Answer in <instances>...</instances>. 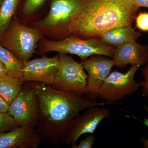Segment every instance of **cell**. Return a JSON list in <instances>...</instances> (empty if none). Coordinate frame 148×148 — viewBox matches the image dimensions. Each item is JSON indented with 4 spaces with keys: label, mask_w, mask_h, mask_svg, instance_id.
I'll return each mask as SVG.
<instances>
[{
    "label": "cell",
    "mask_w": 148,
    "mask_h": 148,
    "mask_svg": "<svg viewBox=\"0 0 148 148\" xmlns=\"http://www.w3.org/2000/svg\"><path fill=\"white\" fill-rule=\"evenodd\" d=\"M135 19L138 29L143 32H148V12H140Z\"/></svg>",
    "instance_id": "19"
},
{
    "label": "cell",
    "mask_w": 148,
    "mask_h": 148,
    "mask_svg": "<svg viewBox=\"0 0 148 148\" xmlns=\"http://www.w3.org/2000/svg\"><path fill=\"white\" fill-rule=\"evenodd\" d=\"M58 59L59 67L51 86L59 90L87 95V75L82 63L66 54H59Z\"/></svg>",
    "instance_id": "6"
},
{
    "label": "cell",
    "mask_w": 148,
    "mask_h": 148,
    "mask_svg": "<svg viewBox=\"0 0 148 148\" xmlns=\"http://www.w3.org/2000/svg\"><path fill=\"white\" fill-rule=\"evenodd\" d=\"M95 140V137L92 134L88 135L80 142L79 145H76L73 148H91Z\"/></svg>",
    "instance_id": "22"
},
{
    "label": "cell",
    "mask_w": 148,
    "mask_h": 148,
    "mask_svg": "<svg viewBox=\"0 0 148 148\" xmlns=\"http://www.w3.org/2000/svg\"><path fill=\"white\" fill-rule=\"evenodd\" d=\"M7 74H8L7 69L3 63L0 61V78Z\"/></svg>",
    "instance_id": "26"
},
{
    "label": "cell",
    "mask_w": 148,
    "mask_h": 148,
    "mask_svg": "<svg viewBox=\"0 0 148 148\" xmlns=\"http://www.w3.org/2000/svg\"><path fill=\"white\" fill-rule=\"evenodd\" d=\"M81 63L88 73L87 95L96 99L99 88L110 73L114 63L113 59L99 55L85 59Z\"/></svg>",
    "instance_id": "11"
},
{
    "label": "cell",
    "mask_w": 148,
    "mask_h": 148,
    "mask_svg": "<svg viewBox=\"0 0 148 148\" xmlns=\"http://www.w3.org/2000/svg\"><path fill=\"white\" fill-rule=\"evenodd\" d=\"M2 1V0H0V5H1V3Z\"/></svg>",
    "instance_id": "27"
},
{
    "label": "cell",
    "mask_w": 148,
    "mask_h": 148,
    "mask_svg": "<svg viewBox=\"0 0 148 148\" xmlns=\"http://www.w3.org/2000/svg\"><path fill=\"white\" fill-rule=\"evenodd\" d=\"M114 49L97 38L85 39L71 36L59 41H42L40 45L39 52L44 53L55 51L59 54L70 53L78 56L82 60H85L89 56L94 55L113 58Z\"/></svg>",
    "instance_id": "4"
},
{
    "label": "cell",
    "mask_w": 148,
    "mask_h": 148,
    "mask_svg": "<svg viewBox=\"0 0 148 148\" xmlns=\"http://www.w3.org/2000/svg\"><path fill=\"white\" fill-rule=\"evenodd\" d=\"M140 7L133 0H81L71 18L68 34L96 38L112 29L132 27Z\"/></svg>",
    "instance_id": "2"
},
{
    "label": "cell",
    "mask_w": 148,
    "mask_h": 148,
    "mask_svg": "<svg viewBox=\"0 0 148 148\" xmlns=\"http://www.w3.org/2000/svg\"><path fill=\"white\" fill-rule=\"evenodd\" d=\"M24 83L21 78L9 74L0 78V96L10 105L18 95Z\"/></svg>",
    "instance_id": "15"
},
{
    "label": "cell",
    "mask_w": 148,
    "mask_h": 148,
    "mask_svg": "<svg viewBox=\"0 0 148 148\" xmlns=\"http://www.w3.org/2000/svg\"><path fill=\"white\" fill-rule=\"evenodd\" d=\"M26 84L35 90L38 99L39 117L36 130L42 139L55 145L64 141L70 123L80 112L107 104L88 95L59 90L42 83Z\"/></svg>",
    "instance_id": "1"
},
{
    "label": "cell",
    "mask_w": 148,
    "mask_h": 148,
    "mask_svg": "<svg viewBox=\"0 0 148 148\" xmlns=\"http://www.w3.org/2000/svg\"><path fill=\"white\" fill-rule=\"evenodd\" d=\"M19 0H2L0 5V37L8 29Z\"/></svg>",
    "instance_id": "17"
},
{
    "label": "cell",
    "mask_w": 148,
    "mask_h": 148,
    "mask_svg": "<svg viewBox=\"0 0 148 148\" xmlns=\"http://www.w3.org/2000/svg\"><path fill=\"white\" fill-rule=\"evenodd\" d=\"M42 139L34 127L16 126L0 133V148H36Z\"/></svg>",
    "instance_id": "12"
},
{
    "label": "cell",
    "mask_w": 148,
    "mask_h": 148,
    "mask_svg": "<svg viewBox=\"0 0 148 148\" xmlns=\"http://www.w3.org/2000/svg\"><path fill=\"white\" fill-rule=\"evenodd\" d=\"M59 61L58 56L51 58L44 56L41 58L24 61V82H34L51 85L58 71Z\"/></svg>",
    "instance_id": "10"
},
{
    "label": "cell",
    "mask_w": 148,
    "mask_h": 148,
    "mask_svg": "<svg viewBox=\"0 0 148 148\" xmlns=\"http://www.w3.org/2000/svg\"><path fill=\"white\" fill-rule=\"evenodd\" d=\"M116 47L114 49L113 57L115 66L131 64L141 66L148 62V47L136 40L127 42Z\"/></svg>",
    "instance_id": "13"
},
{
    "label": "cell",
    "mask_w": 148,
    "mask_h": 148,
    "mask_svg": "<svg viewBox=\"0 0 148 148\" xmlns=\"http://www.w3.org/2000/svg\"><path fill=\"white\" fill-rule=\"evenodd\" d=\"M0 61L5 66L9 75L21 79L23 76L24 62L19 60L1 43Z\"/></svg>",
    "instance_id": "16"
},
{
    "label": "cell",
    "mask_w": 148,
    "mask_h": 148,
    "mask_svg": "<svg viewBox=\"0 0 148 148\" xmlns=\"http://www.w3.org/2000/svg\"><path fill=\"white\" fill-rule=\"evenodd\" d=\"M144 107H145V109L146 110H147V112L148 114V108L145 105L144 106ZM143 122L144 124L146 126H147L148 128V118H144V121H143ZM141 141H142V143H143L144 148H148V138L147 139H146V140H145L144 138H142V140H141Z\"/></svg>",
    "instance_id": "24"
},
{
    "label": "cell",
    "mask_w": 148,
    "mask_h": 148,
    "mask_svg": "<svg viewBox=\"0 0 148 148\" xmlns=\"http://www.w3.org/2000/svg\"><path fill=\"white\" fill-rule=\"evenodd\" d=\"M45 0H27L24 7L25 14H31L42 4Z\"/></svg>",
    "instance_id": "20"
},
{
    "label": "cell",
    "mask_w": 148,
    "mask_h": 148,
    "mask_svg": "<svg viewBox=\"0 0 148 148\" xmlns=\"http://www.w3.org/2000/svg\"><path fill=\"white\" fill-rule=\"evenodd\" d=\"M8 113L17 126L35 128L38 119L39 107L34 89L24 84L16 98L9 105Z\"/></svg>",
    "instance_id": "7"
},
{
    "label": "cell",
    "mask_w": 148,
    "mask_h": 148,
    "mask_svg": "<svg viewBox=\"0 0 148 148\" xmlns=\"http://www.w3.org/2000/svg\"><path fill=\"white\" fill-rule=\"evenodd\" d=\"M110 116V110L100 106L87 109L82 114L79 115L71 121L64 140L65 145L73 148L82 135L93 134L101 121L109 118Z\"/></svg>",
    "instance_id": "8"
},
{
    "label": "cell",
    "mask_w": 148,
    "mask_h": 148,
    "mask_svg": "<svg viewBox=\"0 0 148 148\" xmlns=\"http://www.w3.org/2000/svg\"><path fill=\"white\" fill-rule=\"evenodd\" d=\"M9 105L0 96V112L8 113Z\"/></svg>",
    "instance_id": "23"
},
{
    "label": "cell",
    "mask_w": 148,
    "mask_h": 148,
    "mask_svg": "<svg viewBox=\"0 0 148 148\" xmlns=\"http://www.w3.org/2000/svg\"><path fill=\"white\" fill-rule=\"evenodd\" d=\"M16 126L14 119L8 113L0 112V133L10 131Z\"/></svg>",
    "instance_id": "18"
},
{
    "label": "cell",
    "mask_w": 148,
    "mask_h": 148,
    "mask_svg": "<svg viewBox=\"0 0 148 148\" xmlns=\"http://www.w3.org/2000/svg\"><path fill=\"white\" fill-rule=\"evenodd\" d=\"M141 36L132 27H123L108 31L100 37L101 41L105 44L117 47L127 42L137 41Z\"/></svg>",
    "instance_id": "14"
},
{
    "label": "cell",
    "mask_w": 148,
    "mask_h": 148,
    "mask_svg": "<svg viewBox=\"0 0 148 148\" xmlns=\"http://www.w3.org/2000/svg\"><path fill=\"white\" fill-rule=\"evenodd\" d=\"M140 66H132L126 73L114 71L110 73L99 88L98 97L108 104L122 100L127 95L135 93L140 87L135 76Z\"/></svg>",
    "instance_id": "5"
},
{
    "label": "cell",
    "mask_w": 148,
    "mask_h": 148,
    "mask_svg": "<svg viewBox=\"0 0 148 148\" xmlns=\"http://www.w3.org/2000/svg\"><path fill=\"white\" fill-rule=\"evenodd\" d=\"M140 7H145L148 8V0H133Z\"/></svg>",
    "instance_id": "25"
},
{
    "label": "cell",
    "mask_w": 148,
    "mask_h": 148,
    "mask_svg": "<svg viewBox=\"0 0 148 148\" xmlns=\"http://www.w3.org/2000/svg\"><path fill=\"white\" fill-rule=\"evenodd\" d=\"M81 0H53L49 12L36 24L40 31L60 34L66 32L73 14Z\"/></svg>",
    "instance_id": "9"
},
{
    "label": "cell",
    "mask_w": 148,
    "mask_h": 148,
    "mask_svg": "<svg viewBox=\"0 0 148 148\" xmlns=\"http://www.w3.org/2000/svg\"><path fill=\"white\" fill-rule=\"evenodd\" d=\"M142 74L144 80L139 84L140 87H142V95L148 99V62L145 67L142 69Z\"/></svg>",
    "instance_id": "21"
},
{
    "label": "cell",
    "mask_w": 148,
    "mask_h": 148,
    "mask_svg": "<svg viewBox=\"0 0 148 148\" xmlns=\"http://www.w3.org/2000/svg\"><path fill=\"white\" fill-rule=\"evenodd\" d=\"M42 38L39 29L24 26L14 18L0 37V43L24 62L36 53L37 43Z\"/></svg>",
    "instance_id": "3"
}]
</instances>
